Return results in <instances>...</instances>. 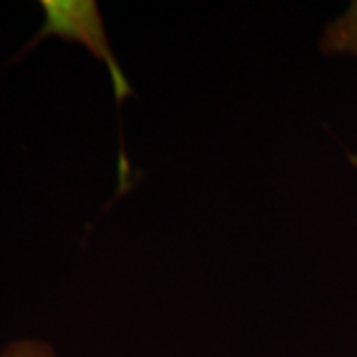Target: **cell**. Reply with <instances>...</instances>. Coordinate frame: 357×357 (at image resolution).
I'll return each instance as SVG.
<instances>
[{"instance_id":"6da1fadb","label":"cell","mask_w":357,"mask_h":357,"mask_svg":"<svg viewBox=\"0 0 357 357\" xmlns=\"http://www.w3.org/2000/svg\"><path fill=\"white\" fill-rule=\"evenodd\" d=\"M44 13V26L36 34L32 44L44 36H60L68 42H77L86 50L105 64L112 82H114L115 98L121 102L131 93L128 77L115 60L114 50L103 28L102 14L96 2H68V0H44L40 2Z\"/></svg>"},{"instance_id":"7a4b0ae2","label":"cell","mask_w":357,"mask_h":357,"mask_svg":"<svg viewBox=\"0 0 357 357\" xmlns=\"http://www.w3.org/2000/svg\"><path fill=\"white\" fill-rule=\"evenodd\" d=\"M319 50L328 56L357 58V0L324 28L319 36Z\"/></svg>"},{"instance_id":"3957f363","label":"cell","mask_w":357,"mask_h":357,"mask_svg":"<svg viewBox=\"0 0 357 357\" xmlns=\"http://www.w3.org/2000/svg\"><path fill=\"white\" fill-rule=\"evenodd\" d=\"M0 357H60L48 342L42 340H16L2 347Z\"/></svg>"}]
</instances>
